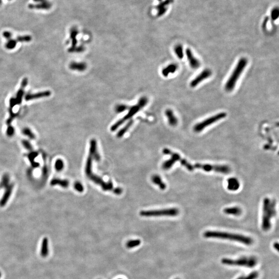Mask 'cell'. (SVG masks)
<instances>
[{
	"mask_svg": "<svg viewBox=\"0 0 279 279\" xmlns=\"http://www.w3.org/2000/svg\"><path fill=\"white\" fill-rule=\"evenodd\" d=\"M1 276H2V274H1V272H0V278L1 277Z\"/></svg>",
	"mask_w": 279,
	"mask_h": 279,
	"instance_id": "obj_50",
	"label": "cell"
},
{
	"mask_svg": "<svg viewBox=\"0 0 279 279\" xmlns=\"http://www.w3.org/2000/svg\"><path fill=\"white\" fill-rule=\"evenodd\" d=\"M94 158L92 156H90L89 154V157L87 158V163L85 165V172L87 175V177L90 179V181H92L94 183H95L97 185H98L101 187L102 190L104 191H110L112 190L113 189V186L111 181L108 183H106L105 181H103L102 178H101L100 177L94 174V173H92V162Z\"/></svg>",
	"mask_w": 279,
	"mask_h": 279,
	"instance_id": "obj_5",
	"label": "cell"
},
{
	"mask_svg": "<svg viewBox=\"0 0 279 279\" xmlns=\"http://www.w3.org/2000/svg\"><path fill=\"white\" fill-rule=\"evenodd\" d=\"M248 64V60L245 57H242L238 61L234 70L225 85V89L228 92H231L236 86V83L240 75Z\"/></svg>",
	"mask_w": 279,
	"mask_h": 279,
	"instance_id": "obj_4",
	"label": "cell"
},
{
	"mask_svg": "<svg viewBox=\"0 0 279 279\" xmlns=\"http://www.w3.org/2000/svg\"><path fill=\"white\" fill-rule=\"evenodd\" d=\"M48 0H33V1L34 2H36V3H41V2H45V1H47Z\"/></svg>",
	"mask_w": 279,
	"mask_h": 279,
	"instance_id": "obj_47",
	"label": "cell"
},
{
	"mask_svg": "<svg viewBox=\"0 0 279 279\" xmlns=\"http://www.w3.org/2000/svg\"><path fill=\"white\" fill-rule=\"evenodd\" d=\"M244 276H243V275H242L240 276L239 277H238V278H237L236 279H244Z\"/></svg>",
	"mask_w": 279,
	"mask_h": 279,
	"instance_id": "obj_48",
	"label": "cell"
},
{
	"mask_svg": "<svg viewBox=\"0 0 279 279\" xmlns=\"http://www.w3.org/2000/svg\"><path fill=\"white\" fill-rule=\"evenodd\" d=\"M49 252V240L47 237H45L41 243L40 255L43 258H46L48 256Z\"/></svg>",
	"mask_w": 279,
	"mask_h": 279,
	"instance_id": "obj_20",
	"label": "cell"
},
{
	"mask_svg": "<svg viewBox=\"0 0 279 279\" xmlns=\"http://www.w3.org/2000/svg\"><path fill=\"white\" fill-rule=\"evenodd\" d=\"M273 248L274 249H275L277 251H279V244L278 242H275L273 244Z\"/></svg>",
	"mask_w": 279,
	"mask_h": 279,
	"instance_id": "obj_46",
	"label": "cell"
},
{
	"mask_svg": "<svg viewBox=\"0 0 279 279\" xmlns=\"http://www.w3.org/2000/svg\"><path fill=\"white\" fill-rule=\"evenodd\" d=\"M22 132L24 136L28 137V138H30V139H35V138H36L35 135L34 134L33 132L31 130L29 129V128H24L22 130Z\"/></svg>",
	"mask_w": 279,
	"mask_h": 279,
	"instance_id": "obj_33",
	"label": "cell"
},
{
	"mask_svg": "<svg viewBox=\"0 0 279 279\" xmlns=\"http://www.w3.org/2000/svg\"><path fill=\"white\" fill-rule=\"evenodd\" d=\"M221 261L225 265L244 266L248 268L254 267L257 264V259L254 257H242L236 259L223 258Z\"/></svg>",
	"mask_w": 279,
	"mask_h": 279,
	"instance_id": "obj_6",
	"label": "cell"
},
{
	"mask_svg": "<svg viewBox=\"0 0 279 279\" xmlns=\"http://www.w3.org/2000/svg\"><path fill=\"white\" fill-rule=\"evenodd\" d=\"M15 134V129L12 125H9L8 127L7 128L6 130V134L7 136L9 137H11L12 136H14Z\"/></svg>",
	"mask_w": 279,
	"mask_h": 279,
	"instance_id": "obj_41",
	"label": "cell"
},
{
	"mask_svg": "<svg viewBox=\"0 0 279 279\" xmlns=\"http://www.w3.org/2000/svg\"><path fill=\"white\" fill-rule=\"evenodd\" d=\"M203 236L206 238H218L239 242L246 245H251L253 240L251 237L240 234H233L228 232L208 231L204 232Z\"/></svg>",
	"mask_w": 279,
	"mask_h": 279,
	"instance_id": "obj_1",
	"label": "cell"
},
{
	"mask_svg": "<svg viewBox=\"0 0 279 279\" xmlns=\"http://www.w3.org/2000/svg\"><path fill=\"white\" fill-rule=\"evenodd\" d=\"M275 202L274 200L266 198L264 200L263 217L261 228L264 231H268L271 228V219L275 216Z\"/></svg>",
	"mask_w": 279,
	"mask_h": 279,
	"instance_id": "obj_2",
	"label": "cell"
},
{
	"mask_svg": "<svg viewBox=\"0 0 279 279\" xmlns=\"http://www.w3.org/2000/svg\"><path fill=\"white\" fill-rule=\"evenodd\" d=\"M87 63L84 62H73L69 65V68L73 70L78 71L82 72L87 69Z\"/></svg>",
	"mask_w": 279,
	"mask_h": 279,
	"instance_id": "obj_17",
	"label": "cell"
},
{
	"mask_svg": "<svg viewBox=\"0 0 279 279\" xmlns=\"http://www.w3.org/2000/svg\"><path fill=\"white\" fill-rule=\"evenodd\" d=\"M19 42H29L32 40V37L30 35L19 36L16 39Z\"/></svg>",
	"mask_w": 279,
	"mask_h": 279,
	"instance_id": "obj_37",
	"label": "cell"
},
{
	"mask_svg": "<svg viewBox=\"0 0 279 279\" xmlns=\"http://www.w3.org/2000/svg\"><path fill=\"white\" fill-rule=\"evenodd\" d=\"M28 83V79L26 78H24L22 81L20 89L19 90L18 92L17 93L16 98H15L17 104H21L22 101V97H23L24 93V89L27 86Z\"/></svg>",
	"mask_w": 279,
	"mask_h": 279,
	"instance_id": "obj_14",
	"label": "cell"
},
{
	"mask_svg": "<svg viewBox=\"0 0 279 279\" xmlns=\"http://www.w3.org/2000/svg\"><path fill=\"white\" fill-rule=\"evenodd\" d=\"M13 187H14V185L12 184L10 185H8V186L5 188L6 189L3 195L2 199L0 200V206L4 207L6 204V203H7L8 200L10 198V195H12Z\"/></svg>",
	"mask_w": 279,
	"mask_h": 279,
	"instance_id": "obj_15",
	"label": "cell"
},
{
	"mask_svg": "<svg viewBox=\"0 0 279 279\" xmlns=\"http://www.w3.org/2000/svg\"><path fill=\"white\" fill-rule=\"evenodd\" d=\"M226 116V113L225 112H221L214 115V116H211L202 122H200L196 124L193 128L194 131L196 132L202 131L205 128H206L208 126H210L223 118H225Z\"/></svg>",
	"mask_w": 279,
	"mask_h": 279,
	"instance_id": "obj_9",
	"label": "cell"
},
{
	"mask_svg": "<svg viewBox=\"0 0 279 279\" xmlns=\"http://www.w3.org/2000/svg\"><path fill=\"white\" fill-rule=\"evenodd\" d=\"M193 169H201L206 172L214 171L222 174H228L231 171L230 167L226 165H216L211 164L197 163L192 164Z\"/></svg>",
	"mask_w": 279,
	"mask_h": 279,
	"instance_id": "obj_7",
	"label": "cell"
},
{
	"mask_svg": "<svg viewBox=\"0 0 279 279\" xmlns=\"http://www.w3.org/2000/svg\"><path fill=\"white\" fill-rule=\"evenodd\" d=\"M162 153L165 155H169L171 156V157L169 160L165 161L162 164V167L164 170H167L171 169V167H173V165L175 164V162L178 161L179 158L181 157L178 153L171 151V150L167 148L163 149Z\"/></svg>",
	"mask_w": 279,
	"mask_h": 279,
	"instance_id": "obj_10",
	"label": "cell"
},
{
	"mask_svg": "<svg viewBox=\"0 0 279 279\" xmlns=\"http://www.w3.org/2000/svg\"><path fill=\"white\" fill-rule=\"evenodd\" d=\"M151 180L155 184L157 185L158 187H159L160 189L162 190H164L166 189L167 186L165 185V183H164L162 181V179L160 176L158 175H154L151 177Z\"/></svg>",
	"mask_w": 279,
	"mask_h": 279,
	"instance_id": "obj_25",
	"label": "cell"
},
{
	"mask_svg": "<svg viewBox=\"0 0 279 279\" xmlns=\"http://www.w3.org/2000/svg\"><path fill=\"white\" fill-rule=\"evenodd\" d=\"M259 276V273L258 271H255L252 272L247 277H244V279H256Z\"/></svg>",
	"mask_w": 279,
	"mask_h": 279,
	"instance_id": "obj_39",
	"label": "cell"
},
{
	"mask_svg": "<svg viewBox=\"0 0 279 279\" xmlns=\"http://www.w3.org/2000/svg\"><path fill=\"white\" fill-rule=\"evenodd\" d=\"M212 75V72L209 69H205L198 75L195 79H193L190 82V85L191 87H195L202 82L203 81L209 78Z\"/></svg>",
	"mask_w": 279,
	"mask_h": 279,
	"instance_id": "obj_11",
	"label": "cell"
},
{
	"mask_svg": "<svg viewBox=\"0 0 279 279\" xmlns=\"http://www.w3.org/2000/svg\"><path fill=\"white\" fill-rule=\"evenodd\" d=\"M9 1H11V0H9Z\"/></svg>",
	"mask_w": 279,
	"mask_h": 279,
	"instance_id": "obj_51",
	"label": "cell"
},
{
	"mask_svg": "<svg viewBox=\"0 0 279 279\" xmlns=\"http://www.w3.org/2000/svg\"><path fill=\"white\" fill-rule=\"evenodd\" d=\"M165 116H167L168 123L171 126H176L178 124V119L175 116L173 111L168 109L165 111Z\"/></svg>",
	"mask_w": 279,
	"mask_h": 279,
	"instance_id": "obj_18",
	"label": "cell"
},
{
	"mask_svg": "<svg viewBox=\"0 0 279 279\" xmlns=\"http://www.w3.org/2000/svg\"><path fill=\"white\" fill-rule=\"evenodd\" d=\"M159 1H161V0H159Z\"/></svg>",
	"mask_w": 279,
	"mask_h": 279,
	"instance_id": "obj_52",
	"label": "cell"
},
{
	"mask_svg": "<svg viewBox=\"0 0 279 279\" xmlns=\"http://www.w3.org/2000/svg\"><path fill=\"white\" fill-rule=\"evenodd\" d=\"M186 54L191 67L195 69H198L199 68L200 66V62L199 59L195 57L190 49L187 48V49L186 50Z\"/></svg>",
	"mask_w": 279,
	"mask_h": 279,
	"instance_id": "obj_12",
	"label": "cell"
},
{
	"mask_svg": "<svg viewBox=\"0 0 279 279\" xmlns=\"http://www.w3.org/2000/svg\"><path fill=\"white\" fill-rule=\"evenodd\" d=\"M112 190L113 191L114 193L117 195H120V194H122V192H123V190H122V189H121L120 188H113V189Z\"/></svg>",
	"mask_w": 279,
	"mask_h": 279,
	"instance_id": "obj_45",
	"label": "cell"
},
{
	"mask_svg": "<svg viewBox=\"0 0 279 279\" xmlns=\"http://www.w3.org/2000/svg\"><path fill=\"white\" fill-rule=\"evenodd\" d=\"M84 47H83L82 46H78V47L76 46V47L73 48H69L68 50V51L70 53H73V52L80 53V52H82L84 51Z\"/></svg>",
	"mask_w": 279,
	"mask_h": 279,
	"instance_id": "obj_38",
	"label": "cell"
},
{
	"mask_svg": "<svg viewBox=\"0 0 279 279\" xmlns=\"http://www.w3.org/2000/svg\"><path fill=\"white\" fill-rule=\"evenodd\" d=\"M133 123H134V120H131L130 121H129L127 123V124H126V125L124 126L123 128L120 130V131L117 132V137L118 138H122V137H123L126 132L127 131L128 129L131 127V126L132 125Z\"/></svg>",
	"mask_w": 279,
	"mask_h": 279,
	"instance_id": "obj_27",
	"label": "cell"
},
{
	"mask_svg": "<svg viewBox=\"0 0 279 279\" xmlns=\"http://www.w3.org/2000/svg\"><path fill=\"white\" fill-rule=\"evenodd\" d=\"M179 210L176 208L164 209L160 210H142L140 214L143 217L176 216Z\"/></svg>",
	"mask_w": 279,
	"mask_h": 279,
	"instance_id": "obj_8",
	"label": "cell"
},
{
	"mask_svg": "<svg viewBox=\"0 0 279 279\" xmlns=\"http://www.w3.org/2000/svg\"><path fill=\"white\" fill-rule=\"evenodd\" d=\"M64 163L63 160L61 159H57L55 161V164H54V167L56 170L57 171H61L64 169Z\"/></svg>",
	"mask_w": 279,
	"mask_h": 279,
	"instance_id": "obj_36",
	"label": "cell"
},
{
	"mask_svg": "<svg viewBox=\"0 0 279 279\" xmlns=\"http://www.w3.org/2000/svg\"><path fill=\"white\" fill-rule=\"evenodd\" d=\"M223 212L227 214H231L233 216H239L241 214L242 210L238 207H232L224 209Z\"/></svg>",
	"mask_w": 279,
	"mask_h": 279,
	"instance_id": "obj_23",
	"label": "cell"
},
{
	"mask_svg": "<svg viewBox=\"0 0 279 279\" xmlns=\"http://www.w3.org/2000/svg\"></svg>",
	"mask_w": 279,
	"mask_h": 279,
	"instance_id": "obj_54",
	"label": "cell"
},
{
	"mask_svg": "<svg viewBox=\"0 0 279 279\" xmlns=\"http://www.w3.org/2000/svg\"><path fill=\"white\" fill-rule=\"evenodd\" d=\"M48 173V168L46 166H44L43 168V170H42V176L43 177H47V176Z\"/></svg>",
	"mask_w": 279,
	"mask_h": 279,
	"instance_id": "obj_44",
	"label": "cell"
},
{
	"mask_svg": "<svg viewBox=\"0 0 279 279\" xmlns=\"http://www.w3.org/2000/svg\"><path fill=\"white\" fill-rule=\"evenodd\" d=\"M174 51L177 57H178L179 59H183L184 55L182 46L181 45H177L174 47Z\"/></svg>",
	"mask_w": 279,
	"mask_h": 279,
	"instance_id": "obj_31",
	"label": "cell"
},
{
	"mask_svg": "<svg viewBox=\"0 0 279 279\" xmlns=\"http://www.w3.org/2000/svg\"><path fill=\"white\" fill-rule=\"evenodd\" d=\"M17 45V40L14 39H10L5 44V48L8 50L14 49Z\"/></svg>",
	"mask_w": 279,
	"mask_h": 279,
	"instance_id": "obj_34",
	"label": "cell"
},
{
	"mask_svg": "<svg viewBox=\"0 0 279 279\" xmlns=\"http://www.w3.org/2000/svg\"><path fill=\"white\" fill-rule=\"evenodd\" d=\"M78 30L77 29V28H75V27H73V28L71 29L70 31V38L71 40V48H73L76 47V46L77 45V36L78 34Z\"/></svg>",
	"mask_w": 279,
	"mask_h": 279,
	"instance_id": "obj_22",
	"label": "cell"
},
{
	"mask_svg": "<svg viewBox=\"0 0 279 279\" xmlns=\"http://www.w3.org/2000/svg\"><path fill=\"white\" fill-rule=\"evenodd\" d=\"M51 93L49 90H45L43 92L37 93L35 94H27L25 96V100L26 101L37 99L45 97H47L51 95Z\"/></svg>",
	"mask_w": 279,
	"mask_h": 279,
	"instance_id": "obj_13",
	"label": "cell"
},
{
	"mask_svg": "<svg viewBox=\"0 0 279 279\" xmlns=\"http://www.w3.org/2000/svg\"><path fill=\"white\" fill-rule=\"evenodd\" d=\"M178 68V66L176 64H170L167 67H164L161 71L162 75L164 77H167L170 73H175Z\"/></svg>",
	"mask_w": 279,
	"mask_h": 279,
	"instance_id": "obj_19",
	"label": "cell"
},
{
	"mask_svg": "<svg viewBox=\"0 0 279 279\" xmlns=\"http://www.w3.org/2000/svg\"><path fill=\"white\" fill-rule=\"evenodd\" d=\"M74 188L76 190L78 191L79 192H82L84 191V187L82 185L81 183L79 181H77L74 184Z\"/></svg>",
	"mask_w": 279,
	"mask_h": 279,
	"instance_id": "obj_40",
	"label": "cell"
},
{
	"mask_svg": "<svg viewBox=\"0 0 279 279\" xmlns=\"http://www.w3.org/2000/svg\"></svg>",
	"mask_w": 279,
	"mask_h": 279,
	"instance_id": "obj_53",
	"label": "cell"
},
{
	"mask_svg": "<svg viewBox=\"0 0 279 279\" xmlns=\"http://www.w3.org/2000/svg\"><path fill=\"white\" fill-rule=\"evenodd\" d=\"M9 112H10V117L7 120H6V124L8 126L11 125V123L12 122V120L16 118V117L18 115L17 113H15L13 112L12 109H9Z\"/></svg>",
	"mask_w": 279,
	"mask_h": 279,
	"instance_id": "obj_35",
	"label": "cell"
},
{
	"mask_svg": "<svg viewBox=\"0 0 279 279\" xmlns=\"http://www.w3.org/2000/svg\"><path fill=\"white\" fill-rule=\"evenodd\" d=\"M3 36L7 40H10L12 38V34L9 31H5L3 33Z\"/></svg>",
	"mask_w": 279,
	"mask_h": 279,
	"instance_id": "obj_43",
	"label": "cell"
},
{
	"mask_svg": "<svg viewBox=\"0 0 279 279\" xmlns=\"http://www.w3.org/2000/svg\"><path fill=\"white\" fill-rule=\"evenodd\" d=\"M141 244V240L140 239H134L129 240L127 244L126 247L129 249L135 248L139 246Z\"/></svg>",
	"mask_w": 279,
	"mask_h": 279,
	"instance_id": "obj_30",
	"label": "cell"
},
{
	"mask_svg": "<svg viewBox=\"0 0 279 279\" xmlns=\"http://www.w3.org/2000/svg\"><path fill=\"white\" fill-rule=\"evenodd\" d=\"M37 153L36 151H31L28 155V158L31 163L32 167L33 168L37 167L40 166V164L35 162V159L38 156Z\"/></svg>",
	"mask_w": 279,
	"mask_h": 279,
	"instance_id": "obj_26",
	"label": "cell"
},
{
	"mask_svg": "<svg viewBox=\"0 0 279 279\" xmlns=\"http://www.w3.org/2000/svg\"><path fill=\"white\" fill-rule=\"evenodd\" d=\"M51 186L59 185L63 188H67L69 186V181L67 179H61L59 178H54L50 181Z\"/></svg>",
	"mask_w": 279,
	"mask_h": 279,
	"instance_id": "obj_24",
	"label": "cell"
},
{
	"mask_svg": "<svg viewBox=\"0 0 279 279\" xmlns=\"http://www.w3.org/2000/svg\"><path fill=\"white\" fill-rule=\"evenodd\" d=\"M178 161H179L181 162V164L183 165L184 167H185V168L186 169L188 170V171H193L194 170L193 169L192 167V164H191L190 163H189L188 161H187V160L185 159H184V158H182L180 157L179 158V160H178Z\"/></svg>",
	"mask_w": 279,
	"mask_h": 279,
	"instance_id": "obj_29",
	"label": "cell"
},
{
	"mask_svg": "<svg viewBox=\"0 0 279 279\" xmlns=\"http://www.w3.org/2000/svg\"><path fill=\"white\" fill-rule=\"evenodd\" d=\"M10 183V176L7 174H5L3 176L1 181L0 182V189L4 188L8 186Z\"/></svg>",
	"mask_w": 279,
	"mask_h": 279,
	"instance_id": "obj_28",
	"label": "cell"
},
{
	"mask_svg": "<svg viewBox=\"0 0 279 279\" xmlns=\"http://www.w3.org/2000/svg\"><path fill=\"white\" fill-rule=\"evenodd\" d=\"M2 0H0V5L2 4Z\"/></svg>",
	"mask_w": 279,
	"mask_h": 279,
	"instance_id": "obj_49",
	"label": "cell"
},
{
	"mask_svg": "<svg viewBox=\"0 0 279 279\" xmlns=\"http://www.w3.org/2000/svg\"><path fill=\"white\" fill-rule=\"evenodd\" d=\"M129 108V107L126 104H118L116 105L115 107V111L117 113H120L122 112H124L126 110H128Z\"/></svg>",
	"mask_w": 279,
	"mask_h": 279,
	"instance_id": "obj_32",
	"label": "cell"
},
{
	"mask_svg": "<svg viewBox=\"0 0 279 279\" xmlns=\"http://www.w3.org/2000/svg\"><path fill=\"white\" fill-rule=\"evenodd\" d=\"M228 189L230 191L237 190L239 188L240 184L236 178H230L228 180Z\"/></svg>",
	"mask_w": 279,
	"mask_h": 279,
	"instance_id": "obj_21",
	"label": "cell"
},
{
	"mask_svg": "<svg viewBox=\"0 0 279 279\" xmlns=\"http://www.w3.org/2000/svg\"><path fill=\"white\" fill-rule=\"evenodd\" d=\"M148 100L146 97L143 96L141 97L139 100H138L137 104L134 105L129 108V111L125 116H124L120 120H118L117 122H116L111 126L110 128L111 131H115L122 124H124L125 122L128 120L131 119L134 115H136L140 111L141 109L143 108L144 106H146V105L148 104Z\"/></svg>",
	"mask_w": 279,
	"mask_h": 279,
	"instance_id": "obj_3",
	"label": "cell"
},
{
	"mask_svg": "<svg viewBox=\"0 0 279 279\" xmlns=\"http://www.w3.org/2000/svg\"><path fill=\"white\" fill-rule=\"evenodd\" d=\"M22 144L23 145L24 148H26V150H29V151H31L33 149V147H32L31 144L30 143V142L28 141L27 140H23L22 141Z\"/></svg>",
	"mask_w": 279,
	"mask_h": 279,
	"instance_id": "obj_42",
	"label": "cell"
},
{
	"mask_svg": "<svg viewBox=\"0 0 279 279\" xmlns=\"http://www.w3.org/2000/svg\"><path fill=\"white\" fill-rule=\"evenodd\" d=\"M52 4L48 0L45 2L38 3L36 4H30L29 5V8L30 9L36 10H48L52 7Z\"/></svg>",
	"mask_w": 279,
	"mask_h": 279,
	"instance_id": "obj_16",
	"label": "cell"
}]
</instances>
